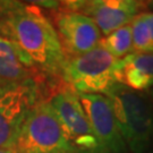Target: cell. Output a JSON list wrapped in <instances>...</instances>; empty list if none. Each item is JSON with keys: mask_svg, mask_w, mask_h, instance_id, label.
Returning <instances> with one entry per match:
<instances>
[{"mask_svg": "<svg viewBox=\"0 0 153 153\" xmlns=\"http://www.w3.org/2000/svg\"><path fill=\"white\" fill-rule=\"evenodd\" d=\"M4 36L16 44L41 75L61 76L65 52L53 23L36 5L0 1Z\"/></svg>", "mask_w": 153, "mask_h": 153, "instance_id": "cell-1", "label": "cell"}, {"mask_svg": "<svg viewBox=\"0 0 153 153\" xmlns=\"http://www.w3.org/2000/svg\"><path fill=\"white\" fill-rule=\"evenodd\" d=\"M128 151L153 153V104L141 92L116 82L104 93Z\"/></svg>", "mask_w": 153, "mask_h": 153, "instance_id": "cell-2", "label": "cell"}, {"mask_svg": "<svg viewBox=\"0 0 153 153\" xmlns=\"http://www.w3.org/2000/svg\"><path fill=\"white\" fill-rule=\"evenodd\" d=\"M118 60L99 45L84 55L67 58L61 77L76 93L104 94L117 82Z\"/></svg>", "mask_w": 153, "mask_h": 153, "instance_id": "cell-3", "label": "cell"}, {"mask_svg": "<svg viewBox=\"0 0 153 153\" xmlns=\"http://www.w3.org/2000/svg\"><path fill=\"white\" fill-rule=\"evenodd\" d=\"M18 153H76L67 140L49 101L41 100L23 123L17 138Z\"/></svg>", "mask_w": 153, "mask_h": 153, "instance_id": "cell-4", "label": "cell"}, {"mask_svg": "<svg viewBox=\"0 0 153 153\" xmlns=\"http://www.w3.org/2000/svg\"><path fill=\"white\" fill-rule=\"evenodd\" d=\"M40 82L41 79L22 82L0 79V148L16 149L26 116L42 100Z\"/></svg>", "mask_w": 153, "mask_h": 153, "instance_id": "cell-5", "label": "cell"}, {"mask_svg": "<svg viewBox=\"0 0 153 153\" xmlns=\"http://www.w3.org/2000/svg\"><path fill=\"white\" fill-rule=\"evenodd\" d=\"M49 103L76 153H109L94 134L77 93L64 88L53 93Z\"/></svg>", "mask_w": 153, "mask_h": 153, "instance_id": "cell-6", "label": "cell"}, {"mask_svg": "<svg viewBox=\"0 0 153 153\" xmlns=\"http://www.w3.org/2000/svg\"><path fill=\"white\" fill-rule=\"evenodd\" d=\"M145 4L134 0H94V1H62L59 8L76 11L88 16L100 32L108 35L114 31L128 25Z\"/></svg>", "mask_w": 153, "mask_h": 153, "instance_id": "cell-7", "label": "cell"}, {"mask_svg": "<svg viewBox=\"0 0 153 153\" xmlns=\"http://www.w3.org/2000/svg\"><path fill=\"white\" fill-rule=\"evenodd\" d=\"M53 22L66 58L84 55L99 47L101 32L86 15L60 9L55 11Z\"/></svg>", "mask_w": 153, "mask_h": 153, "instance_id": "cell-8", "label": "cell"}, {"mask_svg": "<svg viewBox=\"0 0 153 153\" xmlns=\"http://www.w3.org/2000/svg\"><path fill=\"white\" fill-rule=\"evenodd\" d=\"M94 134L109 153H128L108 98L103 94L77 93Z\"/></svg>", "mask_w": 153, "mask_h": 153, "instance_id": "cell-9", "label": "cell"}, {"mask_svg": "<svg viewBox=\"0 0 153 153\" xmlns=\"http://www.w3.org/2000/svg\"><path fill=\"white\" fill-rule=\"evenodd\" d=\"M115 76L117 82L133 91H148L153 86V53L133 52L119 59Z\"/></svg>", "mask_w": 153, "mask_h": 153, "instance_id": "cell-10", "label": "cell"}, {"mask_svg": "<svg viewBox=\"0 0 153 153\" xmlns=\"http://www.w3.org/2000/svg\"><path fill=\"white\" fill-rule=\"evenodd\" d=\"M42 75L34 69L26 56L9 39L0 36V79L27 81L41 79Z\"/></svg>", "mask_w": 153, "mask_h": 153, "instance_id": "cell-11", "label": "cell"}, {"mask_svg": "<svg viewBox=\"0 0 153 153\" xmlns=\"http://www.w3.org/2000/svg\"><path fill=\"white\" fill-rule=\"evenodd\" d=\"M99 45L107 50L117 59L126 57L133 51L131 25H126L124 27L118 28L112 33L105 35L103 39H101Z\"/></svg>", "mask_w": 153, "mask_h": 153, "instance_id": "cell-12", "label": "cell"}, {"mask_svg": "<svg viewBox=\"0 0 153 153\" xmlns=\"http://www.w3.org/2000/svg\"><path fill=\"white\" fill-rule=\"evenodd\" d=\"M133 51L138 53H153V35L144 13L131 21Z\"/></svg>", "mask_w": 153, "mask_h": 153, "instance_id": "cell-13", "label": "cell"}, {"mask_svg": "<svg viewBox=\"0 0 153 153\" xmlns=\"http://www.w3.org/2000/svg\"><path fill=\"white\" fill-rule=\"evenodd\" d=\"M144 15H145V18H146V21H148L150 30H151V33H152V35H153V11H151V13H144Z\"/></svg>", "mask_w": 153, "mask_h": 153, "instance_id": "cell-14", "label": "cell"}, {"mask_svg": "<svg viewBox=\"0 0 153 153\" xmlns=\"http://www.w3.org/2000/svg\"><path fill=\"white\" fill-rule=\"evenodd\" d=\"M0 153H18L16 149H7V148H0Z\"/></svg>", "mask_w": 153, "mask_h": 153, "instance_id": "cell-15", "label": "cell"}, {"mask_svg": "<svg viewBox=\"0 0 153 153\" xmlns=\"http://www.w3.org/2000/svg\"><path fill=\"white\" fill-rule=\"evenodd\" d=\"M148 98L150 99V101H151L152 104H153V86L148 90Z\"/></svg>", "mask_w": 153, "mask_h": 153, "instance_id": "cell-16", "label": "cell"}, {"mask_svg": "<svg viewBox=\"0 0 153 153\" xmlns=\"http://www.w3.org/2000/svg\"><path fill=\"white\" fill-rule=\"evenodd\" d=\"M0 36H4V32H2V28H1V25H0Z\"/></svg>", "mask_w": 153, "mask_h": 153, "instance_id": "cell-17", "label": "cell"}, {"mask_svg": "<svg viewBox=\"0 0 153 153\" xmlns=\"http://www.w3.org/2000/svg\"><path fill=\"white\" fill-rule=\"evenodd\" d=\"M59 153H65V152H59Z\"/></svg>", "mask_w": 153, "mask_h": 153, "instance_id": "cell-18", "label": "cell"}]
</instances>
